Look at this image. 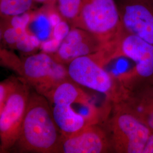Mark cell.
I'll return each mask as SVG.
<instances>
[{
    "label": "cell",
    "instance_id": "6da1fadb",
    "mask_svg": "<svg viewBox=\"0 0 153 153\" xmlns=\"http://www.w3.org/2000/svg\"><path fill=\"white\" fill-rule=\"evenodd\" d=\"M44 97L63 137L100 121V110L92 98L71 79L61 83Z\"/></svg>",
    "mask_w": 153,
    "mask_h": 153
},
{
    "label": "cell",
    "instance_id": "7a4b0ae2",
    "mask_svg": "<svg viewBox=\"0 0 153 153\" xmlns=\"http://www.w3.org/2000/svg\"><path fill=\"white\" fill-rule=\"evenodd\" d=\"M62 137L47 99L31 93L15 146L20 152L56 153Z\"/></svg>",
    "mask_w": 153,
    "mask_h": 153
},
{
    "label": "cell",
    "instance_id": "3957f363",
    "mask_svg": "<svg viewBox=\"0 0 153 153\" xmlns=\"http://www.w3.org/2000/svg\"><path fill=\"white\" fill-rule=\"evenodd\" d=\"M1 57L4 65L43 96L61 83L71 79L66 66L56 61L47 52L30 55L21 60L7 51L1 50Z\"/></svg>",
    "mask_w": 153,
    "mask_h": 153
},
{
    "label": "cell",
    "instance_id": "277c9868",
    "mask_svg": "<svg viewBox=\"0 0 153 153\" xmlns=\"http://www.w3.org/2000/svg\"><path fill=\"white\" fill-rule=\"evenodd\" d=\"M76 27L93 33L111 49L119 48L126 33L115 0H82Z\"/></svg>",
    "mask_w": 153,
    "mask_h": 153
},
{
    "label": "cell",
    "instance_id": "5b68a950",
    "mask_svg": "<svg viewBox=\"0 0 153 153\" xmlns=\"http://www.w3.org/2000/svg\"><path fill=\"white\" fill-rule=\"evenodd\" d=\"M31 92L21 78H14L11 91L0 110V153L8 152L19 135Z\"/></svg>",
    "mask_w": 153,
    "mask_h": 153
},
{
    "label": "cell",
    "instance_id": "8992f818",
    "mask_svg": "<svg viewBox=\"0 0 153 153\" xmlns=\"http://www.w3.org/2000/svg\"><path fill=\"white\" fill-rule=\"evenodd\" d=\"M109 57L105 49L82 56L66 65L69 76L81 86L107 95L114 94L112 78L103 68L102 64Z\"/></svg>",
    "mask_w": 153,
    "mask_h": 153
},
{
    "label": "cell",
    "instance_id": "52a82bcc",
    "mask_svg": "<svg viewBox=\"0 0 153 153\" xmlns=\"http://www.w3.org/2000/svg\"><path fill=\"white\" fill-rule=\"evenodd\" d=\"M117 5L125 32L153 44V0H118Z\"/></svg>",
    "mask_w": 153,
    "mask_h": 153
},
{
    "label": "cell",
    "instance_id": "ba28073f",
    "mask_svg": "<svg viewBox=\"0 0 153 153\" xmlns=\"http://www.w3.org/2000/svg\"><path fill=\"white\" fill-rule=\"evenodd\" d=\"M111 128L114 146L119 152L143 153L151 135L148 127L127 113L115 116Z\"/></svg>",
    "mask_w": 153,
    "mask_h": 153
},
{
    "label": "cell",
    "instance_id": "9c48e42d",
    "mask_svg": "<svg viewBox=\"0 0 153 153\" xmlns=\"http://www.w3.org/2000/svg\"><path fill=\"white\" fill-rule=\"evenodd\" d=\"M107 47L96 36L82 28L71 27L55 52L49 53L55 60L67 65L76 58L91 55Z\"/></svg>",
    "mask_w": 153,
    "mask_h": 153
},
{
    "label": "cell",
    "instance_id": "30bf717a",
    "mask_svg": "<svg viewBox=\"0 0 153 153\" xmlns=\"http://www.w3.org/2000/svg\"><path fill=\"white\" fill-rule=\"evenodd\" d=\"M97 124L88 126L68 137H62L56 153H100L108 147L104 132Z\"/></svg>",
    "mask_w": 153,
    "mask_h": 153
},
{
    "label": "cell",
    "instance_id": "8fae6325",
    "mask_svg": "<svg viewBox=\"0 0 153 153\" xmlns=\"http://www.w3.org/2000/svg\"><path fill=\"white\" fill-rule=\"evenodd\" d=\"M120 55L130 58L136 64V71L144 77L153 74V44L136 35L126 33L121 41Z\"/></svg>",
    "mask_w": 153,
    "mask_h": 153
},
{
    "label": "cell",
    "instance_id": "7c38bea8",
    "mask_svg": "<svg viewBox=\"0 0 153 153\" xmlns=\"http://www.w3.org/2000/svg\"><path fill=\"white\" fill-rule=\"evenodd\" d=\"M82 5V0H57L56 8L62 18L71 27H76Z\"/></svg>",
    "mask_w": 153,
    "mask_h": 153
},
{
    "label": "cell",
    "instance_id": "4fadbf2b",
    "mask_svg": "<svg viewBox=\"0 0 153 153\" xmlns=\"http://www.w3.org/2000/svg\"><path fill=\"white\" fill-rule=\"evenodd\" d=\"M34 0H0L1 18L20 16L28 13Z\"/></svg>",
    "mask_w": 153,
    "mask_h": 153
},
{
    "label": "cell",
    "instance_id": "5bb4252c",
    "mask_svg": "<svg viewBox=\"0 0 153 153\" xmlns=\"http://www.w3.org/2000/svg\"><path fill=\"white\" fill-rule=\"evenodd\" d=\"M143 153H153V134L149 137Z\"/></svg>",
    "mask_w": 153,
    "mask_h": 153
},
{
    "label": "cell",
    "instance_id": "9a60e30c",
    "mask_svg": "<svg viewBox=\"0 0 153 153\" xmlns=\"http://www.w3.org/2000/svg\"><path fill=\"white\" fill-rule=\"evenodd\" d=\"M57 0H34V2L42 4L45 6H56Z\"/></svg>",
    "mask_w": 153,
    "mask_h": 153
},
{
    "label": "cell",
    "instance_id": "2e32d148",
    "mask_svg": "<svg viewBox=\"0 0 153 153\" xmlns=\"http://www.w3.org/2000/svg\"><path fill=\"white\" fill-rule=\"evenodd\" d=\"M148 124L149 126L153 129V110L148 116Z\"/></svg>",
    "mask_w": 153,
    "mask_h": 153
}]
</instances>
